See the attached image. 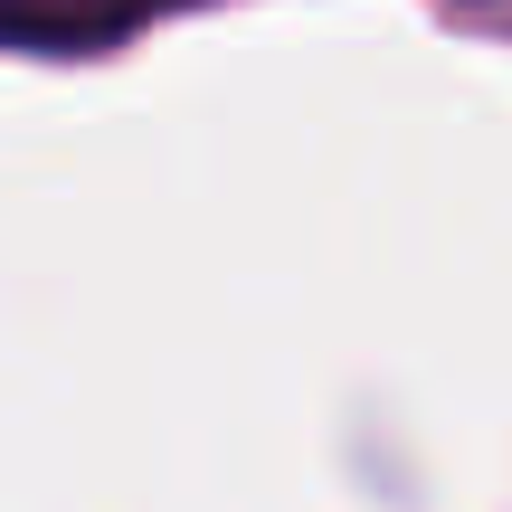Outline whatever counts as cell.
<instances>
[{
    "instance_id": "obj_1",
    "label": "cell",
    "mask_w": 512,
    "mask_h": 512,
    "mask_svg": "<svg viewBox=\"0 0 512 512\" xmlns=\"http://www.w3.org/2000/svg\"><path fill=\"white\" fill-rule=\"evenodd\" d=\"M162 0H0V38L10 48H48V57H86L105 38L143 29Z\"/></svg>"
}]
</instances>
